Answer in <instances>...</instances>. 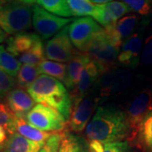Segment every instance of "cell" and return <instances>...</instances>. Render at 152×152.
<instances>
[{"mask_svg": "<svg viewBox=\"0 0 152 152\" xmlns=\"http://www.w3.org/2000/svg\"><path fill=\"white\" fill-rule=\"evenodd\" d=\"M86 134L90 141L107 144L133 139L127 113L111 106L99 107L87 124Z\"/></svg>", "mask_w": 152, "mask_h": 152, "instance_id": "1", "label": "cell"}, {"mask_svg": "<svg viewBox=\"0 0 152 152\" xmlns=\"http://www.w3.org/2000/svg\"><path fill=\"white\" fill-rule=\"evenodd\" d=\"M27 92L36 102L55 109L66 121L69 120L72 98L67 88L58 80L42 75L28 87Z\"/></svg>", "mask_w": 152, "mask_h": 152, "instance_id": "2", "label": "cell"}, {"mask_svg": "<svg viewBox=\"0 0 152 152\" xmlns=\"http://www.w3.org/2000/svg\"><path fill=\"white\" fill-rule=\"evenodd\" d=\"M32 25V8L17 2L0 5V27L9 35L25 32Z\"/></svg>", "mask_w": 152, "mask_h": 152, "instance_id": "3", "label": "cell"}, {"mask_svg": "<svg viewBox=\"0 0 152 152\" xmlns=\"http://www.w3.org/2000/svg\"><path fill=\"white\" fill-rule=\"evenodd\" d=\"M119 49L110 42L103 30L90 44L86 53L97 65L102 74L113 68L118 60Z\"/></svg>", "mask_w": 152, "mask_h": 152, "instance_id": "4", "label": "cell"}, {"mask_svg": "<svg viewBox=\"0 0 152 152\" xmlns=\"http://www.w3.org/2000/svg\"><path fill=\"white\" fill-rule=\"evenodd\" d=\"M102 30L103 28L91 17L74 20L68 26V33L71 43L83 53L86 52L90 44Z\"/></svg>", "mask_w": 152, "mask_h": 152, "instance_id": "5", "label": "cell"}, {"mask_svg": "<svg viewBox=\"0 0 152 152\" xmlns=\"http://www.w3.org/2000/svg\"><path fill=\"white\" fill-rule=\"evenodd\" d=\"M72 18H63L45 10L39 5L32 7V25L37 35L43 40L53 37L69 23Z\"/></svg>", "mask_w": 152, "mask_h": 152, "instance_id": "6", "label": "cell"}, {"mask_svg": "<svg viewBox=\"0 0 152 152\" xmlns=\"http://www.w3.org/2000/svg\"><path fill=\"white\" fill-rule=\"evenodd\" d=\"M26 120L45 132H61L66 124L65 118L58 111L42 104L36 105L26 116Z\"/></svg>", "mask_w": 152, "mask_h": 152, "instance_id": "7", "label": "cell"}, {"mask_svg": "<svg viewBox=\"0 0 152 152\" xmlns=\"http://www.w3.org/2000/svg\"><path fill=\"white\" fill-rule=\"evenodd\" d=\"M76 54L69 37L68 26L51 38L45 47V55L51 61L69 62Z\"/></svg>", "mask_w": 152, "mask_h": 152, "instance_id": "8", "label": "cell"}, {"mask_svg": "<svg viewBox=\"0 0 152 152\" xmlns=\"http://www.w3.org/2000/svg\"><path fill=\"white\" fill-rule=\"evenodd\" d=\"M152 109V91L144 90L139 93L129 105L127 116L133 130V139L141 122Z\"/></svg>", "mask_w": 152, "mask_h": 152, "instance_id": "9", "label": "cell"}, {"mask_svg": "<svg viewBox=\"0 0 152 152\" xmlns=\"http://www.w3.org/2000/svg\"><path fill=\"white\" fill-rule=\"evenodd\" d=\"M96 104V100H93L87 96L75 100L69 120V125L71 130L81 132L86 129L92 116Z\"/></svg>", "mask_w": 152, "mask_h": 152, "instance_id": "10", "label": "cell"}, {"mask_svg": "<svg viewBox=\"0 0 152 152\" xmlns=\"http://www.w3.org/2000/svg\"><path fill=\"white\" fill-rule=\"evenodd\" d=\"M142 40L139 33H134L122 43L118 61L122 65L134 68L138 66L140 58Z\"/></svg>", "mask_w": 152, "mask_h": 152, "instance_id": "11", "label": "cell"}, {"mask_svg": "<svg viewBox=\"0 0 152 152\" xmlns=\"http://www.w3.org/2000/svg\"><path fill=\"white\" fill-rule=\"evenodd\" d=\"M6 102V105L14 115L21 118H26L28 113L35 107V101L21 88L13 89L7 96Z\"/></svg>", "mask_w": 152, "mask_h": 152, "instance_id": "12", "label": "cell"}, {"mask_svg": "<svg viewBox=\"0 0 152 152\" xmlns=\"http://www.w3.org/2000/svg\"><path fill=\"white\" fill-rule=\"evenodd\" d=\"M42 42L37 34L21 32L13 35L6 41V49L9 53L18 58L20 56L27 53L35 46Z\"/></svg>", "mask_w": 152, "mask_h": 152, "instance_id": "13", "label": "cell"}, {"mask_svg": "<svg viewBox=\"0 0 152 152\" xmlns=\"http://www.w3.org/2000/svg\"><path fill=\"white\" fill-rule=\"evenodd\" d=\"M102 73L97 65L90 58L85 65L81 74L80 75L79 80L74 89V96H72V101L75 99H80L85 96V94L94 84V82L98 79Z\"/></svg>", "mask_w": 152, "mask_h": 152, "instance_id": "14", "label": "cell"}, {"mask_svg": "<svg viewBox=\"0 0 152 152\" xmlns=\"http://www.w3.org/2000/svg\"><path fill=\"white\" fill-rule=\"evenodd\" d=\"M16 118L6 104L0 102V151L4 149L10 136L15 133Z\"/></svg>", "mask_w": 152, "mask_h": 152, "instance_id": "15", "label": "cell"}, {"mask_svg": "<svg viewBox=\"0 0 152 152\" xmlns=\"http://www.w3.org/2000/svg\"><path fill=\"white\" fill-rule=\"evenodd\" d=\"M89 60H90L89 56L86 53H77L69 62L67 65L66 80L64 81V85L67 86V88H69V90L75 89L82 70Z\"/></svg>", "mask_w": 152, "mask_h": 152, "instance_id": "16", "label": "cell"}, {"mask_svg": "<svg viewBox=\"0 0 152 152\" xmlns=\"http://www.w3.org/2000/svg\"><path fill=\"white\" fill-rule=\"evenodd\" d=\"M15 132L30 140L39 143L44 145L47 140L53 134L49 132L38 129L36 127L31 125L25 118H17L15 124Z\"/></svg>", "mask_w": 152, "mask_h": 152, "instance_id": "17", "label": "cell"}, {"mask_svg": "<svg viewBox=\"0 0 152 152\" xmlns=\"http://www.w3.org/2000/svg\"><path fill=\"white\" fill-rule=\"evenodd\" d=\"M42 147V145L30 140L15 132L9 139L4 152H39Z\"/></svg>", "mask_w": 152, "mask_h": 152, "instance_id": "18", "label": "cell"}, {"mask_svg": "<svg viewBox=\"0 0 152 152\" xmlns=\"http://www.w3.org/2000/svg\"><path fill=\"white\" fill-rule=\"evenodd\" d=\"M134 138L145 152H152V109L141 122Z\"/></svg>", "mask_w": 152, "mask_h": 152, "instance_id": "19", "label": "cell"}, {"mask_svg": "<svg viewBox=\"0 0 152 152\" xmlns=\"http://www.w3.org/2000/svg\"><path fill=\"white\" fill-rule=\"evenodd\" d=\"M21 67V63L15 56L7 51V49L0 45V70L15 78Z\"/></svg>", "mask_w": 152, "mask_h": 152, "instance_id": "20", "label": "cell"}, {"mask_svg": "<svg viewBox=\"0 0 152 152\" xmlns=\"http://www.w3.org/2000/svg\"><path fill=\"white\" fill-rule=\"evenodd\" d=\"M86 142L79 136L69 132L64 133L58 152H87Z\"/></svg>", "mask_w": 152, "mask_h": 152, "instance_id": "21", "label": "cell"}, {"mask_svg": "<svg viewBox=\"0 0 152 152\" xmlns=\"http://www.w3.org/2000/svg\"><path fill=\"white\" fill-rule=\"evenodd\" d=\"M37 66L41 74L51 76L64 83L65 81L67 66L64 64L53 62L51 60H44Z\"/></svg>", "mask_w": 152, "mask_h": 152, "instance_id": "22", "label": "cell"}, {"mask_svg": "<svg viewBox=\"0 0 152 152\" xmlns=\"http://www.w3.org/2000/svg\"><path fill=\"white\" fill-rule=\"evenodd\" d=\"M40 7L55 15L69 18L73 16L67 0H37Z\"/></svg>", "mask_w": 152, "mask_h": 152, "instance_id": "23", "label": "cell"}, {"mask_svg": "<svg viewBox=\"0 0 152 152\" xmlns=\"http://www.w3.org/2000/svg\"><path fill=\"white\" fill-rule=\"evenodd\" d=\"M40 71L37 65L23 64L20 67L16 76V84L20 88H26L30 86L39 76Z\"/></svg>", "mask_w": 152, "mask_h": 152, "instance_id": "24", "label": "cell"}, {"mask_svg": "<svg viewBox=\"0 0 152 152\" xmlns=\"http://www.w3.org/2000/svg\"><path fill=\"white\" fill-rule=\"evenodd\" d=\"M73 16H94L96 4L91 0H67Z\"/></svg>", "mask_w": 152, "mask_h": 152, "instance_id": "25", "label": "cell"}, {"mask_svg": "<svg viewBox=\"0 0 152 152\" xmlns=\"http://www.w3.org/2000/svg\"><path fill=\"white\" fill-rule=\"evenodd\" d=\"M89 151L91 152H132L129 142L125 140L107 144L90 141Z\"/></svg>", "mask_w": 152, "mask_h": 152, "instance_id": "26", "label": "cell"}, {"mask_svg": "<svg viewBox=\"0 0 152 152\" xmlns=\"http://www.w3.org/2000/svg\"><path fill=\"white\" fill-rule=\"evenodd\" d=\"M113 23H117L126 14L132 11L130 8L122 1H112L102 4Z\"/></svg>", "mask_w": 152, "mask_h": 152, "instance_id": "27", "label": "cell"}, {"mask_svg": "<svg viewBox=\"0 0 152 152\" xmlns=\"http://www.w3.org/2000/svg\"><path fill=\"white\" fill-rule=\"evenodd\" d=\"M138 22V18L134 15H126L121 18L115 24V29L121 39H127L133 35Z\"/></svg>", "mask_w": 152, "mask_h": 152, "instance_id": "28", "label": "cell"}, {"mask_svg": "<svg viewBox=\"0 0 152 152\" xmlns=\"http://www.w3.org/2000/svg\"><path fill=\"white\" fill-rule=\"evenodd\" d=\"M45 51H44L43 44L40 42L35 46L32 49L28 51L27 53L20 56L17 59L24 64H32L39 65L45 60Z\"/></svg>", "mask_w": 152, "mask_h": 152, "instance_id": "29", "label": "cell"}, {"mask_svg": "<svg viewBox=\"0 0 152 152\" xmlns=\"http://www.w3.org/2000/svg\"><path fill=\"white\" fill-rule=\"evenodd\" d=\"M125 3L132 10L141 15H148L152 10V0H120Z\"/></svg>", "mask_w": 152, "mask_h": 152, "instance_id": "30", "label": "cell"}, {"mask_svg": "<svg viewBox=\"0 0 152 152\" xmlns=\"http://www.w3.org/2000/svg\"><path fill=\"white\" fill-rule=\"evenodd\" d=\"M16 84L15 78L0 70V102L6 99Z\"/></svg>", "mask_w": 152, "mask_h": 152, "instance_id": "31", "label": "cell"}, {"mask_svg": "<svg viewBox=\"0 0 152 152\" xmlns=\"http://www.w3.org/2000/svg\"><path fill=\"white\" fill-rule=\"evenodd\" d=\"M64 134H53L39 152H58Z\"/></svg>", "mask_w": 152, "mask_h": 152, "instance_id": "32", "label": "cell"}, {"mask_svg": "<svg viewBox=\"0 0 152 152\" xmlns=\"http://www.w3.org/2000/svg\"><path fill=\"white\" fill-rule=\"evenodd\" d=\"M140 59L144 64H152V35L148 37L145 42L140 53Z\"/></svg>", "mask_w": 152, "mask_h": 152, "instance_id": "33", "label": "cell"}, {"mask_svg": "<svg viewBox=\"0 0 152 152\" xmlns=\"http://www.w3.org/2000/svg\"><path fill=\"white\" fill-rule=\"evenodd\" d=\"M5 2L6 3H8V2H17V3H21L24 4H27V5H31L37 2V0H5Z\"/></svg>", "mask_w": 152, "mask_h": 152, "instance_id": "34", "label": "cell"}, {"mask_svg": "<svg viewBox=\"0 0 152 152\" xmlns=\"http://www.w3.org/2000/svg\"><path fill=\"white\" fill-rule=\"evenodd\" d=\"M6 39H7V34L2 30V28L0 27V43L4 42Z\"/></svg>", "mask_w": 152, "mask_h": 152, "instance_id": "35", "label": "cell"}, {"mask_svg": "<svg viewBox=\"0 0 152 152\" xmlns=\"http://www.w3.org/2000/svg\"><path fill=\"white\" fill-rule=\"evenodd\" d=\"M91 1L96 4H105L109 2H112V0H91Z\"/></svg>", "mask_w": 152, "mask_h": 152, "instance_id": "36", "label": "cell"}, {"mask_svg": "<svg viewBox=\"0 0 152 152\" xmlns=\"http://www.w3.org/2000/svg\"><path fill=\"white\" fill-rule=\"evenodd\" d=\"M5 0H0V5H2V4H5Z\"/></svg>", "mask_w": 152, "mask_h": 152, "instance_id": "37", "label": "cell"}]
</instances>
